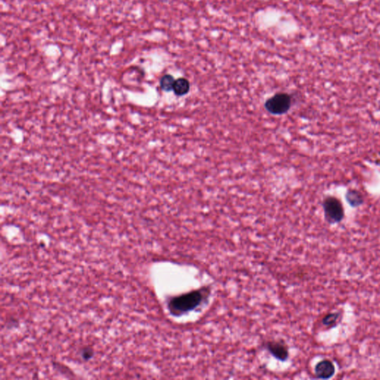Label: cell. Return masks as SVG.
<instances>
[{
    "label": "cell",
    "mask_w": 380,
    "mask_h": 380,
    "mask_svg": "<svg viewBox=\"0 0 380 380\" xmlns=\"http://www.w3.org/2000/svg\"><path fill=\"white\" fill-rule=\"evenodd\" d=\"M210 294L209 289L194 290L180 296L171 298L168 302V309L173 316L186 314L201 305Z\"/></svg>",
    "instance_id": "6da1fadb"
},
{
    "label": "cell",
    "mask_w": 380,
    "mask_h": 380,
    "mask_svg": "<svg viewBox=\"0 0 380 380\" xmlns=\"http://www.w3.org/2000/svg\"><path fill=\"white\" fill-rule=\"evenodd\" d=\"M190 90V83L186 78L177 79L174 81L173 92L177 96H183L188 94Z\"/></svg>",
    "instance_id": "52a82bcc"
},
{
    "label": "cell",
    "mask_w": 380,
    "mask_h": 380,
    "mask_svg": "<svg viewBox=\"0 0 380 380\" xmlns=\"http://www.w3.org/2000/svg\"><path fill=\"white\" fill-rule=\"evenodd\" d=\"M335 373V367L330 360L319 361L315 367V374L319 379H327Z\"/></svg>",
    "instance_id": "5b68a950"
},
{
    "label": "cell",
    "mask_w": 380,
    "mask_h": 380,
    "mask_svg": "<svg viewBox=\"0 0 380 380\" xmlns=\"http://www.w3.org/2000/svg\"><path fill=\"white\" fill-rule=\"evenodd\" d=\"M94 356V351L90 347H85L81 350V356L84 360L88 361Z\"/></svg>",
    "instance_id": "30bf717a"
},
{
    "label": "cell",
    "mask_w": 380,
    "mask_h": 380,
    "mask_svg": "<svg viewBox=\"0 0 380 380\" xmlns=\"http://www.w3.org/2000/svg\"><path fill=\"white\" fill-rule=\"evenodd\" d=\"M339 316H340V315H339V313H330V314H327V316H324V319H322V323H323L324 325L327 326V327H330V326L334 325V324L337 322Z\"/></svg>",
    "instance_id": "9c48e42d"
},
{
    "label": "cell",
    "mask_w": 380,
    "mask_h": 380,
    "mask_svg": "<svg viewBox=\"0 0 380 380\" xmlns=\"http://www.w3.org/2000/svg\"><path fill=\"white\" fill-rule=\"evenodd\" d=\"M324 218L330 225L340 223L344 219V208L341 201L334 196H327L322 202Z\"/></svg>",
    "instance_id": "7a4b0ae2"
},
{
    "label": "cell",
    "mask_w": 380,
    "mask_h": 380,
    "mask_svg": "<svg viewBox=\"0 0 380 380\" xmlns=\"http://www.w3.org/2000/svg\"><path fill=\"white\" fill-rule=\"evenodd\" d=\"M175 80L170 75H165L160 80V89L164 92H169L173 90V86Z\"/></svg>",
    "instance_id": "ba28073f"
},
{
    "label": "cell",
    "mask_w": 380,
    "mask_h": 380,
    "mask_svg": "<svg viewBox=\"0 0 380 380\" xmlns=\"http://www.w3.org/2000/svg\"><path fill=\"white\" fill-rule=\"evenodd\" d=\"M292 106L291 96L287 93H278L265 102L267 112L273 115H282L290 110Z\"/></svg>",
    "instance_id": "3957f363"
},
{
    "label": "cell",
    "mask_w": 380,
    "mask_h": 380,
    "mask_svg": "<svg viewBox=\"0 0 380 380\" xmlns=\"http://www.w3.org/2000/svg\"><path fill=\"white\" fill-rule=\"evenodd\" d=\"M345 199L352 208H359L364 203L363 195L360 192L354 189L347 190L345 194Z\"/></svg>",
    "instance_id": "8992f818"
},
{
    "label": "cell",
    "mask_w": 380,
    "mask_h": 380,
    "mask_svg": "<svg viewBox=\"0 0 380 380\" xmlns=\"http://www.w3.org/2000/svg\"><path fill=\"white\" fill-rule=\"evenodd\" d=\"M267 349L271 355L279 360L285 361L288 358V349L285 344L281 342H269Z\"/></svg>",
    "instance_id": "277c9868"
}]
</instances>
